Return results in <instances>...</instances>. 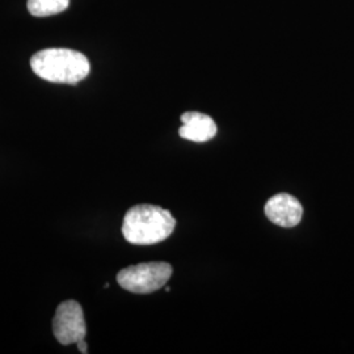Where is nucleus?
<instances>
[{
    "mask_svg": "<svg viewBox=\"0 0 354 354\" xmlns=\"http://www.w3.org/2000/svg\"><path fill=\"white\" fill-rule=\"evenodd\" d=\"M176 227V219L160 206L142 203L129 209L124 216L122 235L136 245H152L168 239Z\"/></svg>",
    "mask_w": 354,
    "mask_h": 354,
    "instance_id": "obj_1",
    "label": "nucleus"
},
{
    "mask_svg": "<svg viewBox=\"0 0 354 354\" xmlns=\"http://www.w3.org/2000/svg\"><path fill=\"white\" fill-rule=\"evenodd\" d=\"M70 0H28V11L36 17H46L64 12Z\"/></svg>",
    "mask_w": 354,
    "mask_h": 354,
    "instance_id": "obj_7",
    "label": "nucleus"
},
{
    "mask_svg": "<svg viewBox=\"0 0 354 354\" xmlns=\"http://www.w3.org/2000/svg\"><path fill=\"white\" fill-rule=\"evenodd\" d=\"M172 272V266L168 263H142L122 269L117 274V282L130 292L151 294L167 285Z\"/></svg>",
    "mask_w": 354,
    "mask_h": 354,
    "instance_id": "obj_3",
    "label": "nucleus"
},
{
    "mask_svg": "<svg viewBox=\"0 0 354 354\" xmlns=\"http://www.w3.org/2000/svg\"><path fill=\"white\" fill-rule=\"evenodd\" d=\"M183 127L178 129V134L184 140L203 143L213 140L216 134L214 120L207 114L200 112H187L181 115Z\"/></svg>",
    "mask_w": 354,
    "mask_h": 354,
    "instance_id": "obj_6",
    "label": "nucleus"
},
{
    "mask_svg": "<svg viewBox=\"0 0 354 354\" xmlns=\"http://www.w3.org/2000/svg\"><path fill=\"white\" fill-rule=\"evenodd\" d=\"M53 333L62 345H71L86 339L87 326L79 302L70 299L57 307L53 319Z\"/></svg>",
    "mask_w": 354,
    "mask_h": 354,
    "instance_id": "obj_4",
    "label": "nucleus"
},
{
    "mask_svg": "<svg viewBox=\"0 0 354 354\" xmlns=\"http://www.w3.org/2000/svg\"><path fill=\"white\" fill-rule=\"evenodd\" d=\"M76 345H77V349H79V352H80V353H88V351H87V342H86V340H82V342H76Z\"/></svg>",
    "mask_w": 354,
    "mask_h": 354,
    "instance_id": "obj_8",
    "label": "nucleus"
},
{
    "mask_svg": "<svg viewBox=\"0 0 354 354\" xmlns=\"http://www.w3.org/2000/svg\"><path fill=\"white\" fill-rule=\"evenodd\" d=\"M30 67L41 79L61 84H76L86 79L91 70L84 54L62 48L38 51L30 59Z\"/></svg>",
    "mask_w": 354,
    "mask_h": 354,
    "instance_id": "obj_2",
    "label": "nucleus"
},
{
    "mask_svg": "<svg viewBox=\"0 0 354 354\" xmlns=\"http://www.w3.org/2000/svg\"><path fill=\"white\" fill-rule=\"evenodd\" d=\"M266 215L270 222L279 227H295L302 221L304 207L294 196L279 193L266 203Z\"/></svg>",
    "mask_w": 354,
    "mask_h": 354,
    "instance_id": "obj_5",
    "label": "nucleus"
}]
</instances>
